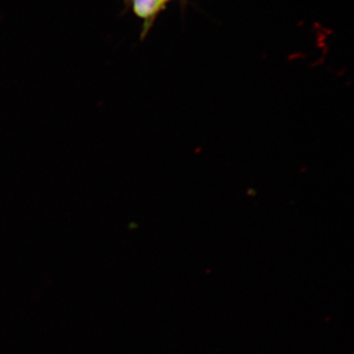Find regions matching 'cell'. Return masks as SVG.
Returning a JSON list of instances; mask_svg holds the SVG:
<instances>
[{"label":"cell","mask_w":354,"mask_h":354,"mask_svg":"<svg viewBox=\"0 0 354 354\" xmlns=\"http://www.w3.org/2000/svg\"><path fill=\"white\" fill-rule=\"evenodd\" d=\"M133 11L142 19L150 20L164 6L165 0H128Z\"/></svg>","instance_id":"6da1fadb"},{"label":"cell","mask_w":354,"mask_h":354,"mask_svg":"<svg viewBox=\"0 0 354 354\" xmlns=\"http://www.w3.org/2000/svg\"><path fill=\"white\" fill-rule=\"evenodd\" d=\"M165 1H167V0H165Z\"/></svg>","instance_id":"7a4b0ae2"}]
</instances>
